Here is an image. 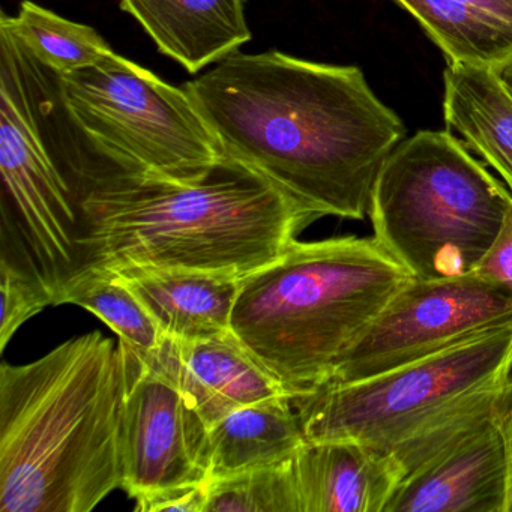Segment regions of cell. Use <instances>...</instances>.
<instances>
[{
    "label": "cell",
    "instance_id": "1",
    "mask_svg": "<svg viewBox=\"0 0 512 512\" xmlns=\"http://www.w3.org/2000/svg\"><path fill=\"white\" fill-rule=\"evenodd\" d=\"M184 89L227 157L314 221L364 220L377 175L406 134L352 65L235 52Z\"/></svg>",
    "mask_w": 512,
    "mask_h": 512
},
{
    "label": "cell",
    "instance_id": "2",
    "mask_svg": "<svg viewBox=\"0 0 512 512\" xmlns=\"http://www.w3.org/2000/svg\"><path fill=\"white\" fill-rule=\"evenodd\" d=\"M127 359L100 331L0 367V511L89 512L122 488Z\"/></svg>",
    "mask_w": 512,
    "mask_h": 512
},
{
    "label": "cell",
    "instance_id": "3",
    "mask_svg": "<svg viewBox=\"0 0 512 512\" xmlns=\"http://www.w3.org/2000/svg\"><path fill=\"white\" fill-rule=\"evenodd\" d=\"M82 265L244 275L277 259L313 218L233 158L196 184L91 181L77 190Z\"/></svg>",
    "mask_w": 512,
    "mask_h": 512
},
{
    "label": "cell",
    "instance_id": "4",
    "mask_svg": "<svg viewBox=\"0 0 512 512\" xmlns=\"http://www.w3.org/2000/svg\"><path fill=\"white\" fill-rule=\"evenodd\" d=\"M413 275L376 238L293 241L244 275L232 334L290 397L331 380L338 362Z\"/></svg>",
    "mask_w": 512,
    "mask_h": 512
},
{
    "label": "cell",
    "instance_id": "5",
    "mask_svg": "<svg viewBox=\"0 0 512 512\" xmlns=\"http://www.w3.org/2000/svg\"><path fill=\"white\" fill-rule=\"evenodd\" d=\"M511 191L448 131H419L389 155L371 191L374 238L413 278L469 275L496 238Z\"/></svg>",
    "mask_w": 512,
    "mask_h": 512
},
{
    "label": "cell",
    "instance_id": "6",
    "mask_svg": "<svg viewBox=\"0 0 512 512\" xmlns=\"http://www.w3.org/2000/svg\"><path fill=\"white\" fill-rule=\"evenodd\" d=\"M56 82L68 118L103 163L82 182L196 184L227 157L184 88L118 53Z\"/></svg>",
    "mask_w": 512,
    "mask_h": 512
},
{
    "label": "cell",
    "instance_id": "7",
    "mask_svg": "<svg viewBox=\"0 0 512 512\" xmlns=\"http://www.w3.org/2000/svg\"><path fill=\"white\" fill-rule=\"evenodd\" d=\"M512 385V325L386 373L292 397L307 442L349 440L391 452Z\"/></svg>",
    "mask_w": 512,
    "mask_h": 512
},
{
    "label": "cell",
    "instance_id": "8",
    "mask_svg": "<svg viewBox=\"0 0 512 512\" xmlns=\"http://www.w3.org/2000/svg\"><path fill=\"white\" fill-rule=\"evenodd\" d=\"M0 38V172L4 191L13 202L11 217L58 298L62 284L82 266L76 196L41 136L22 76L19 44L4 22H0Z\"/></svg>",
    "mask_w": 512,
    "mask_h": 512
},
{
    "label": "cell",
    "instance_id": "9",
    "mask_svg": "<svg viewBox=\"0 0 512 512\" xmlns=\"http://www.w3.org/2000/svg\"><path fill=\"white\" fill-rule=\"evenodd\" d=\"M511 325V296L473 275L413 278L341 358L328 383L368 379Z\"/></svg>",
    "mask_w": 512,
    "mask_h": 512
},
{
    "label": "cell",
    "instance_id": "10",
    "mask_svg": "<svg viewBox=\"0 0 512 512\" xmlns=\"http://www.w3.org/2000/svg\"><path fill=\"white\" fill-rule=\"evenodd\" d=\"M122 346L128 376L122 490L137 502L208 482L211 428L166 371Z\"/></svg>",
    "mask_w": 512,
    "mask_h": 512
},
{
    "label": "cell",
    "instance_id": "11",
    "mask_svg": "<svg viewBox=\"0 0 512 512\" xmlns=\"http://www.w3.org/2000/svg\"><path fill=\"white\" fill-rule=\"evenodd\" d=\"M508 455L500 419L410 473L385 512H506Z\"/></svg>",
    "mask_w": 512,
    "mask_h": 512
},
{
    "label": "cell",
    "instance_id": "12",
    "mask_svg": "<svg viewBox=\"0 0 512 512\" xmlns=\"http://www.w3.org/2000/svg\"><path fill=\"white\" fill-rule=\"evenodd\" d=\"M292 475L298 512H385L404 479L391 452L349 440L305 443Z\"/></svg>",
    "mask_w": 512,
    "mask_h": 512
},
{
    "label": "cell",
    "instance_id": "13",
    "mask_svg": "<svg viewBox=\"0 0 512 512\" xmlns=\"http://www.w3.org/2000/svg\"><path fill=\"white\" fill-rule=\"evenodd\" d=\"M149 364L169 374L209 428L241 407L289 395L232 332L193 341L166 338Z\"/></svg>",
    "mask_w": 512,
    "mask_h": 512
},
{
    "label": "cell",
    "instance_id": "14",
    "mask_svg": "<svg viewBox=\"0 0 512 512\" xmlns=\"http://www.w3.org/2000/svg\"><path fill=\"white\" fill-rule=\"evenodd\" d=\"M139 298L166 338L181 341L232 332L242 275L185 268H113Z\"/></svg>",
    "mask_w": 512,
    "mask_h": 512
},
{
    "label": "cell",
    "instance_id": "15",
    "mask_svg": "<svg viewBox=\"0 0 512 512\" xmlns=\"http://www.w3.org/2000/svg\"><path fill=\"white\" fill-rule=\"evenodd\" d=\"M247 0H121L158 52L190 74L226 59L251 40Z\"/></svg>",
    "mask_w": 512,
    "mask_h": 512
},
{
    "label": "cell",
    "instance_id": "16",
    "mask_svg": "<svg viewBox=\"0 0 512 512\" xmlns=\"http://www.w3.org/2000/svg\"><path fill=\"white\" fill-rule=\"evenodd\" d=\"M443 115L446 127L484 158L512 194V97L493 68L449 62Z\"/></svg>",
    "mask_w": 512,
    "mask_h": 512
},
{
    "label": "cell",
    "instance_id": "17",
    "mask_svg": "<svg viewBox=\"0 0 512 512\" xmlns=\"http://www.w3.org/2000/svg\"><path fill=\"white\" fill-rule=\"evenodd\" d=\"M305 443L289 395L241 407L211 427L209 481L286 463Z\"/></svg>",
    "mask_w": 512,
    "mask_h": 512
},
{
    "label": "cell",
    "instance_id": "18",
    "mask_svg": "<svg viewBox=\"0 0 512 512\" xmlns=\"http://www.w3.org/2000/svg\"><path fill=\"white\" fill-rule=\"evenodd\" d=\"M448 62L494 68L512 56V0H395Z\"/></svg>",
    "mask_w": 512,
    "mask_h": 512
},
{
    "label": "cell",
    "instance_id": "19",
    "mask_svg": "<svg viewBox=\"0 0 512 512\" xmlns=\"http://www.w3.org/2000/svg\"><path fill=\"white\" fill-rule=\"evenodd\" d=\"M62 304L94 313L145 362H154L166 343V335L139 298L110 269L80 266L59 289L55 305Z\"/></svg>",
    "mask_w": 512,
    "mask_h": 512
},
{
    "label": "cell",
    "instance_id": "20",
    "mask_svg": "<svg viewBox=\"0 0 512 512\" xmlns=\"http://www.w3.org/2000/svg\"><path fill=\"white\" fill-rule=\"evenodd\" d=\"M0 22L8 25L38 65L53 74L94 67L104 55L113 52L91 26L64 19L31 0H23L16 17L2 13Z\"/></svg>",
    "mask_w": 512,
    "mask_h": 512
},
{
    "label": "cell",
    "instance_id": "21",
    "mask_svg": "<svg viewBox=\"0 0 512 512\" xmlns=\"http://www.w3.org/2000/svg\"><path fill=\"white\" fill-rule=\"evenodd\" d=\"M0 296V352H4L20 326L44 308L56 304L55 287L47 280L22 230L7 209L2 212Z\"/></svg>",
    "mask_w": 512,
    "mask_h": 512
},
{
    "label": "cell",
    "instance_id": "22",
    "mask_svg": "<svg viewBox=\"0 0 512 512\" xmlns=\"http://www.w3.org/2000/svg\"><path fill=\"white\" fill-rule=\"evenodd\" d=\"M206 512H298L292 460L212 479Z\"/></svg>",
    "mask_w": 512,
    "mask_h": 512
},
{
    "label": "cell",
    "instance_id": "23",
    "mask_svg": "<svg viewBox=\"0 0 512 512\" xmlns=\"http://www.w3.org/2000/svg\"><path fill=\"white\" fill-rule=\"evenodd\" d=\"M470 275L512 298V202L496 238Z\"/></svg>",
    "mask_w": 512,
    "mask_h": 512
},
{
    "label": "cell",
    "instance_id": "24",
    "mask_svg": "<svg viewBox=\"0 0 512 512\" xmlns=\"http://www.w3.org/2000/svg\"><path fill=\"white\" fill-rule=\"evenodd\" d=\"M208 482L193 487L164 491L146 499L137 500V512H206Z\"/></svg>",
    "mask_w": 512,
    "mask_h": 512
},
{
    "label": "cell",
    "instance_id": "25",
    "mask_svg": "<svg viewBox=\"0 0 512 512\" xmlns=\"http://www.w3.org/2000/svg\"><path fill=\"white\" fill-rule=\"evenodd\" d=\"M500 430H502L506 455H508V505H506V512H512V394L502 416H500Z\"/></svg>",
    "mask_w": 512,
    "mask_h": 512
},
{
    "label": "cell",
    "instance_id": "26",
    "mask_svg": "<svg viewBox=\"0 0 512 512\" xmlns=\"http://www.w3.org/2000/svg\"><path fill=\"white\" fill-rule=\"evenodd\" d=\"M493 71L497 79L502 83L503 88H505L512 97V56L506 59V61H503L502 64L496 65Z\"/></svg>",
    "mask_w": 512,
    "mask_h": 512
}]
</instances>
